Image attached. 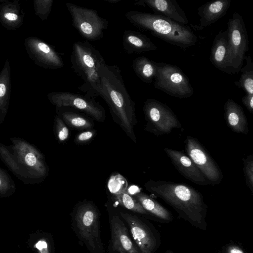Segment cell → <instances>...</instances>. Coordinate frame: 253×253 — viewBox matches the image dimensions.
<instances>
[{"label":"cell","mask_w":253,"mask_h":253,"mask_svg":"<svg viewBox=\"0 0 253 253\" xmlns=\"http://www.w3.org/2000/svg\"><path fill=\"white\" fill-rule=\"evenodd\" d=\"M35 247L39 250V253H50L48 244L45 240L39 241L35 245Z\"/></svg>","instance_id":"38"},{"label":"cell","mask_w":253,"mask_h":253,"mask_svg":"<svg viewBox=\"0 0 253 253\" xmlns=\"http://www.w3.org/2000/svg\"><path fill=\"white\" fill-rule=\"evenodd\" d=\"M24 45L30 58L38 66L47 69H58L64 67L61 54L54 47L33 36L24 40Z\"/></svg>","instance_id":"14"},{"label":"cell","mask_w":253,"mask_h":253,"mask_svg":"<svg viewBox=\"0 0 253 253\" xmlns=\"http://www.w3.org/2000/svg\"><path fill=\"white\" fill-rule=\"evenodd\" d=\"M0 23L10 31L19 29L23 24L25 12L19 0H0Z\"/></svg>","instance_id":"19"},{"label":"cell","mask_w":253,"mask_h":253,"mask_svg":"<svg viewBox=\"0 0 253 253\" xmlns=\"http://www.w3.org/2000/svg\"><path fill=\"white\" fill-rule=\"evenodd\" d=\"M123 45L128 54L140 53L158 49L151 40L142 33L134 30H126L123 35Z\"/></svg>","instance_id":"21"},{"label":"cell","mask_w":253,"mask_h":253,"mask_svg":"<svg viewBox=\"0 0 253 253\" xmlns=\"http://www.w3.org/2000/svg\"><path fill=\"white\" fill-rule=\"evenodd\" d=\"M243 171L246 184L251 192H253V156L249 155L243 159Z\"/></svg>","instance_id":"33"},{"label":"cell","mask_w":253,"mask_h":253,"mask_svg":"<svg viewBox=\"0 0 253 253\" xmlns=\"http://www.w3.org/2000/svg\"><path fill=\"white\" fill-rule=\"evenodd\" d=\"M65 5L71 14L72 25L84 39L95 41L102 38L108 22L97 11L70 2Z\"/></svg>","instance_id":"10"},{"label":"cell","mask_w":253,"mask_h":253,"mask_svg":"<svg viewBox=\"0 0 253 253\" xmlns=\"http://www.w3.org/2000/svg\"><path fill=\"white\" fill-rule=\"evenodd\" d=\"M187 156L193 161L211 184H219L223 179L221 169L195 137L188 135L184 140Z\"/></svg>","instance_id":"13"},{"label":"cell","mask_w":253,"mask_h":253,"mask_svg":"<svg viewBox=\"0 0 253 253\" xmlns=\"http://www.w3.org/2000/svg\"><path fill=\"white\" fill-rule=\"evenodd\" d=\"M104 0L110 3L111 4H115V3H118L121 0Z\"/></svg>","instance_id":"39"},{"label":"cell","mask_w":253,"mask_h":253,"mask_svg":"<svg viewBox=\"0 0 253 253\" xmlns=\"http://www.w3.org/2000/svg\"><path fill=\"white\" fill-rule=\"evenodd\" d=\"M53 2V0H34L35 15L42 21L47 20L51 12Z\"/></svg>","instance_id":"32"},{"label":"cell","mask_w":253,"mask_h":253,"mask_svg":"<svg viewBox=\"0 0 253 253\" xmlns=\"http://www.w3.org/2000/svg\"><path fill=\"white\" fill-rule=\"evenodd\" d=\"M165 253H173L170 250H168Z\"/></svg>","instance_id":"40"},{"label":"cell","mask_w":253,"mask_h":253,"mask_svg":"<svg viewBox=\"0 0 253 253\" xmlns=\"http://www.w3.org/2000/svg\"><path fill=\"white\" fill-rule=\"evenodd\" d=\"M99 75L100 97L108 106L113 121L136 143L134 131L137 123L135 105L126 89L121 71L118 66L108 65L105 62L101 66Z\"/></svg>","instance_id":"2"},{"label":"cell","mask_w":253,"mask_h":253,"mask_svg":"<svg viewBox=\"0 0 253 253\" xmlns=\"http://www.w3.org/2000/svg\"><path fill=\"white\" fill-rule=\"evenodd\" d=\"M224 117L230 128L236 133L247 134L248 123L242 107L229 98L224 105Z\"/></svg>","instance_id":"20"},{"label":"cell","mask_w":253,"mask_h":253,"mask_svg":"<svg viewBox=\"0 0 253 253\" xmlns=\"http://www.w3.org/2000/svg\"><path fill=\"white\" fill-rule=\"evenodd\" d=\"M135 4L147 6L155 14L162 15L179 24L185 25L188 23L184 11L175 0H140Z\"/></svg>","instance_id":"16"},{"label":"cell","mask_w":253,"mask_h":253,"mask_svg":"<svg viewBox=\"0 0 253 253\" xmlns=\"http://www.w3.org/2000/svg\"><path fill=\"white\" fill-rule=\"evenodd\" d=\"M125 16L133 25L147 30L154 36L180 48H189L197 42V36L190 28L162 15L131 10L127 12Z\"/></svg>","instance_id":"3"},{"label":"cell","mask_w":253,"mask_h":253,"mask_svg":"<svg viewBox=\"0 0 253 253\" xmlns=\"http://www.w3.org/2000/svg\"><path fill=\"white\" fill-rule=\"evenodd\" d=\"M55 131L57 140L60 142L66 141L70 135L68 126L59 116L55 117Z\"/></svg>","instance_id":"34"},{"label":"cell","mask_w":253,"mask_h":253,"mask_svg":"<svg viewBox=\"0 0 253 253\" xmlns=\"http://www.w3.org/2000/svg\"><path fill=\"white\" fill-rule=\"evenodd\" d=\"M70 58L72 69L84 81L79 89L87 97L100 96L99 73L106 62L100 53L87 41L77 42L73 44Z\"/></svg>","instance_id":"4"},{"label":"cell","mask_w":253,"mask_h":253,"mask_svg":"<svg viewBox=\"0 0 253 253\" xmlns=\"http://www.w3.org/2000/svg\"><path fill=\"white\" fill-rule=\"evenodd\" d=\"M16 190L15 183L6 171L0 168V196H8Z\"/></svg>","instance_id":"31"},{"label":"cell","mask_w":253,"mask_h":253,"mask_svg":"<svg viewBox=\"0 0 253 253\" xmlns=\"http://www.w3.org/2000/svg\"><path fill=\"white\" fill-rule=\"evenodd\" d=\"M164 151L175 169L185 178L199 185L211 184L195 164L183 151L169 148H164Z\"/></svg>","instance_id":"15"},{"label":"cell","mask_w":253,"mask_h":253,"mask_svg":"<svg viewBox=\"0 0 253 253\" xmlns=\"http://www.w3.org/2000/svg\"><path fill=\"white\" fill-rule=\"evenodd\" d=\"M133 197L139 202L149 214L164 222H170L172 220L171 213L147 194L138 192Z\"/></svg>","instance_id":"24"},{"label":"cell","mask_w":253,"mask_h":253,"mask_svg":"<svg viewBox=\"0 0 253 253\" xmlns=\"http://www.w3.org/2000/svg\"><path fill=\"white\" fill-rule=\"evenodd\" d=\"M0 157L7 167L16 176L24 181H28L9 150L1 143H0Z\"/></svg>","instance_id":"29"},{"label":"cell","mask_w":253,"mask_h":253,"mask_svg":"<svg viewBox=\"0 0 253 253\" xmlns=\"http://www.w3.org/2000/svg\"><path fill=\"white\" fill-rule=\"evenodd\" d=\"M222 253H245L240 246L235 245H229L223 250Z\"/></svg>","instance_id":"37"},{"label":"cell","mask_w":253,"mask_h":253,"mask_svg":"<svg viewBox=\"0 0 253 253\" xmlns=\"http://www.w3.org/2000/svg\"><path fill=\"white\" fill-rule=\"evenodd\" d=\"M242 102L248 110L253 113V95L246 94L242 98Z\"/></svg>","instance_id":"36"},{"label":"cell","mask_w":253,"mask_h":253,"mask_svg":"<svg viewBox=\"0 0 253 253\" xmlns=\"http://www.w3.org/2000/svg\"><path fill=\"white\" fill-rule=\"evenodd\" d=\"M245 59L246 65L240 70L241 77L239 81L234 82V84L247 94L253 95V63L250 55L245 57Z\"/></svg>","instance_id":"27"},{"label":"cell","mask_w":253,"mask_h":253,"mask_svg":"<svg viewBox=\"0 0 253 253\" xmlns=\"http://www.w3.org/2000/svg\"><path fill=\"white\" fill-rule=\"evenodd\" d=\"M47 97L56 108H74L97 122L105 119V111L100 103L85 95L68 91H53L48 94Z\"/></svg>","instance_id":"11"},{"label":"cell","mask_w":253,"mask_h":253,"mask_svg":"<svg viewBox=\"0 0 253 253\" xmlns=\"http://www.w3.org/2000/svg\"><path fill=\"white\" fill-rule=\"evenodd\" d=\"M11 89V69L9 61L6 60L0 71V123L8 111Z\"/></svg>","instance_id":"23"},{"label":"cell","mask_w":253,"mask_h":253,"mask_svg":"<svg viewBox=\"0 0 253 253\" xmlns=\"http://www.w3.org/2000/svg\"><path fill=\"white\" fill-rule=\"evenodd\" d=\"M227 31L229 73H238L249 50L247 29L243 17L239 13H234L228 20Z\"/></svg>","instance_id":"8"},{"label":"cell","mask_w":253,"mask_h":253,"mask_svg":"<svg viewBox=\"0 0 253 253\" xmlns=\"http://www.w3.org/2000/svg\"><path fill=\"white\" fill-rule=\"evenodd\" d=\"M210 60L215 68L229 73L227 30L219 31L214 38L211 50Z\"/></svg>","instance_id":"22"},{"label":"cell","mask_w":253,"mask_h":253,"mask_svg":"<svg viewBox=\"0 0 253 253\" xmlns=\"http://www.w3.org/2000/svg\"><path fill=\"white\" fill-rule=\"evenodd\" d=\"M144 187L170 206L179 218L198 229L207 230L208 206L199 191L185 183L165 180H150Z\"/></svg>","instance_id":"1"},{"label":"cell","mask_w":253,"mask_h":253,"mask_svg":"<svg viewBox=\"0 0 253 253\" xmlns=\"http://www.w3.org/2000/svg\"><path fill=\"white\" fill-rule=\"evenodd\" d=\"M231 2V0H216L202 5L198 8L199 24L193 27L196 30H201L214 24L226 14Z\"/></svg>","instance_id":"18"},{"label":"cell","mask_w":253,"mask_h":253,"mask_svg":"<svg viewBox=\"0 0 253 253\" xmlns=\"http://www.w3.org/2000/svg\"><path fill=\"white\" fill-rule=\"evenodd\" d=\"M157 65L155 88L180 99L189 98L194 94L188 78L178 67L163 62L157 63Z\"/></svg>","instance_id":"7"},{"label":"cell","mask_w":253,"mask_h":253,"mask_svg":"<svg viewBox=\"0 0 253 253\" xmlns=\"http://www.w3.org/2000/svg\"><path fill=\"white\" fill-rule=\"evenodd\" d=\"M132 67L135 75L145 83L153 81L157 73V63L144 56H139L133 61Z\"/></svg>","instance_id":"25"},{"label":"cell","mask_w":253,"mask_h":253,"mask_svg":"<svg viewBox=\"0 0 253 253\" xmlns=\"http://www.w3.org/2000/svg\"><path fill=\"white\" fill-rule=\"evenodd\" d=\"M9 150L28 180L40 181L47 175L48 167L42 154L34 146L21 138L12 137Z\"/></svg>","instance_id":"6"},{"label":"cell","mask_w":253,"mask_h":253,"mask_svg":"<svg viewBox=\"0 0 253 253\" xmlns=\"http://www.w3.org/2000/svg\"><path fill=\"white\" fill-rule=\"evenodd\" d=\"M114 199L121 205L125 208L142 214H149L144 209L139 202L126 191L117 195L114 196Z\"/></svg>","instance_id":"28"},{"label":"cell","mask_w":253,"mask_h":253,"mask_svg":"<svg viewBox=\"0 0 253 253\" xmlns=\"http://www.w3.org/2000/svg\"><path fill=\"white\" fill-rule=\"evenodd\" d=\"M59 116L68 126L78 130H85L92 128L94 124L87 118L63 108H56Z\"/></svg>","instance_id":"26"},{"label":"cell","mask_w":253,"mask_h":253,"mask_svg":"<svg viewBox=\"0 0 253 253\" xmlns=\"http://www.w3.org/2000/svg\"><path fill=\"white\" fill-rule=\"evenodd\" d=\"M96 130L91 128L85 130L76 135L74 143L77 145H84L89 143L95 137Z\"/></svg>","instance_id":"35"},{"label":"cell","mask_w":253,"mask_h":253,"mask_svg":"<svg viewBox=\"0 0 253 253\" xmlns=\"http://www.w3.org/2000/svg\"><path fill=\"white\" fill-rule=\"evenodd\" d=\"M107 187L110 192L113 196H115L127 191L128 182L122 175L119 173H115L110 177Z\"/></svg>","instance_id":"30"},{"label":"cell","mask_w":253,"mask_h":253,"mask_svg":"<svg viewBox=\"0 0 253 253\" xmlns=\"http://www.w3.org/2000/svg\"><path fill=\"white\" fill-rule=\"evenodd\" d=\"M74 225L78 236L91 253H104L101 239L98 210L90 201L79 204L74 212Z\"/></svg>","instance_id":"5"},{"label":"cell","mask_w":253,"mask_h":253,"mask_svg":"<svg viewBox=\"0 0 253 253\" xmlns=\"http://www.w3.org/2000/svg\"><path fill=\"white\" fill-rule=\"evenodd\" d=\"M111 241L114 250L119 253H140L131 240L127 228L118 215L110 221Z\"/></svg>","instance_id":"17"},{"label":"cell","mask_w":253,"mask_h":253,"mask_svg":"<svg viewBox=\"0 0 253 253\" xmlns=\"http://www.w3.org/2000/svg\"><path fill=\"white\" fill-rule=\"evenodd\" d=\"M143 111L146 122L144 130L157 136L170 133L182 125L172 110L167 105L153 98L144 102Z\"/></svg>","instance_id":"9"},{"label":"cell","mask_w":253,"mask_h":253,"mask_svg":"<svg viewBox=\"0 0 253 253\" xmlns=\"http://www.w3.org/2000/svg\"><path fill=\"white\" fill-rule=\"evenodd\" d=\"M140 253H155L161 241L159 232L148 221L134 214L120 212Z\"/></svg>","instance_id":"12"}]
</instances>
